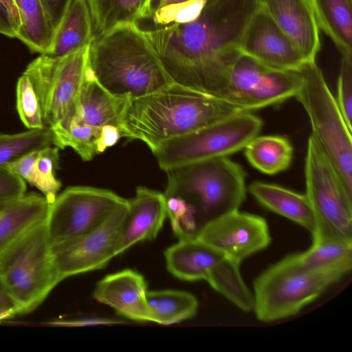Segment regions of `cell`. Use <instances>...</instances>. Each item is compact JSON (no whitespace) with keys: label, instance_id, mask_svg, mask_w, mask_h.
Masks as SVG:
<instances>
[{"label":"cell","instance_id":"4","mask_svg":"<svg viewBox=\"0 0 352 352\" xmlns=\"http://www.w3.org/2000/svg\"><path fill=\"white\" fill-rule=\"evenodd\" d=\"M166 172L164 196L179 197L192 208L197 231L206 223L239 209L245 199V172L228 157L193 162Z\"/></svg>","mask_w":352,"mask_h":352},{"label":"cell","instance_id":"16","mask_svg":"<svg viewBox=\"0 0 352 352\" xmlns=\"http://www.w3.org/2000/svg\"><path fill=\"white\" fill-rule=\"evenodd\" d=\"M240 51L278 69L298 71L306 62L294 43L260 6L245 28Z\"/></svg>","mask_w":352,"mask_h":352},{"label":"cell","instance_id":"13","mask_svg":"<svg viewBox=\"0 0 352 352\" xmlns=\"http://www.w3.org/2000/svg\"><path fill=\"white\" fill-rule=\"evenodd\" d=\"M126 201L107 189L67 188L50 204L45 221L50 244L95 229Z\"/></svg>","mask_w":352,"mask_h":352},{"label":"cell","instance_id":"27","mask_svg":"<svg viewBox=\"0 0 352 352\" xmlns=\"http://www.w3.org/2000/svg\"><path fill=\"white\" fill-rule=\"evenodd\" d=\"M146 302L151 322L169 325L193 318L199 302L192 294L177 289L147 291Z\"/></svg>","mask_w":352,"mask_h":352},{"label":"cell","instance_id":"12","mask_svg":"<svg viewBox=\"0 0 352 352\" xmlns=\"http://www.w3.org/2000/svg\"><path fill=\"white\" fill-rule=\"evenodd\" d=\"M301 84L299 70L274 69L241 54L232 68L221 100L250 112L295 97Z\"/></svg>","mask_w":352,"mask_h":352},{"label":"cell","instance_id":"39","mask_svg":"<svg viewBox=\"0 0 352 352\" xmlns=\"http://www.w3.org/2000/svg\"><path fill=\"white\" fill-rule=\"evenodd\" d=\"M183 1L186 0H149L146 7L140 12L138 19L148 15L158 8Z\"/></svg>","mask_w":352,"mask_h":352},{"label":"cell","instance_id":"14","mask_svg":"<svg viewBox=\"0 0 352 352\" xmlns=\"http://www.w3.org/2000/svg\"><path fill=\"white\" fill-rule=\"evenodd\" d=\"M128 199L100 226L82 235L51 244L53 260L61 281L105 267L117 254Z\"/></svg>","mask_w":352,"mask_h":352},{"label":"cell","instance_id":"6","mask_svg":"<svg viewBox=\"0 0 352 352\" xmlns=\"http://www.w3.org/2000/svg\"><path fill=\"white\" fill-rule=\"evenodd\" d=\"M299 72L302 84L295 97L309 117L311 135L352 194V129L347 125L316 60L305 62Z\"/></svg>","mask_w":352,"mask_h":352},{"label":"cell","instance_id":"38","mask_svg":"<svg viewBox=\"0 0 352 352\" xmlns=\"http://www.w3.org/2000/svg\"><path fill=\"white\" fill-rule=\"evenodd\" d=\"M20 314L19 307L13 298L0 285V322Z\"/></svg>","mask_w":352,"mask_h":352},{"label":"cell","instance_id":"35","mask_svg":"<svg viewBox=\"0 0 352 352\" xmlns=\"http://www.w3.org/2000/svg\"><path fill=\"white\" fill-rule=\"evenodd\" d=\"M21 28V19L14 0H0V34L16 38Z\"/></svg>","mask_w":352,"mask_h":352},{"label":"cell","instance_id":"15","mask_svg":"<svg viewBox=\"0 0 352 352\" xmlns=\"http://www.w3.org/2000/svg\"><path fill=\"white\" fill-rule=\"evenodd\" d=\"M195 236L239 264L267 248L272 241L263 217L239 209L206 223Z\"/></svg>","mask_w":352,"mask_h":352},{"label":"cell","instance_id":"18","mask_svg":"<svg viewBox=\"0 0 352 352\" xmlns=\"http://www.w3.org/2000/svg\"><path fill=\"white\" fill-rule=\"evenodd\" d=\"M148 285L144 276L132 269L109 274L99 280L94 298L120 316L138 322H151L146 302Z\"/></svg>","mask_w":352,"mask_h":352},{"label":"cell","instance_id":"19","mask_svg":"<svg viewBox=\"0 0 352 352\" xmlns=\"http://www.w3.org/2000/svg\"><path fill=\"white\" fill-rule=\"evenodd\" d=\"M166 218L164 193L144 186L138 187L135 195L128 199L117 254H123L138 243L155 239Z\"/></svg>","mask_w":352,"mask_h":352},{"label":"cell","instance_id":"20","mask_svg":"<svg viewBox=\"0 0 352 352\" xmlns=\"http://www.w3.org/2000/svg\"><path fill=\"white\" fill-rule=\"evenodd\" d=\"M129 100L116 96L104 89L94 76L87 63L77 100L67 113L94 128L101 129L107 125L120 128Z\"/></svg>","mask_w":352,"mask_h":352},{"label":"cell","instance_id":"11","mask_svg":"<svg viewBox=\"0 0 352 352\" xmlns=\"http://www.w3.org/2000/svg\"><path fill=\"white\" fill-rule=\"evenodd\" d=\"M89 46L61 57L41 54L23 72L36 92L46 127L58 122L75 104L87 68Z\"/></svg>","mask_w":352,"mask_h":352},{"label":"cell","instance_id":"34","mask_svg":"<svg viewBox=\"0 0 352 352\" xmlns=\"http://www.w3.org/2000/svg\"><path fill=\"white\" fill-rule=\"evenodd\" d=\"M26 182L5 166H0V204L12 202L26 193Z\"/></svg>","mask_w":352,"mask_h":352},{"label":"cell","instance_id":"42","mask_svg":"<svg viewBox=\"0 0 352 352\" xmlns=\"http://www.w3.org/2000/svg\"><path fill=\"white\" fill-rule=\"evenodd\" d=\"M2 210H1V211H0V214H1V211H2Z\"/></svg>","mask_w":352,"mask_h":352},{"label":"cell","instance_id":"37","mask_svg":"<svg viewBox=\"0 0 352 352\" xmlns=\"http://www.w3.org/2000/svg\"><path fill=\"white\" fill-rule=\"evenodd\" d=\"M122 322V321L112 318L91 317L73 320H57L50 322L49 324L63 327H85L99 324H112Z\"/></svg>","mask_w":352,"mask_h":352},{"label":"cell","instance_id":"3","mask_svg":"<svg viewBox=\"0 0 352 352\" xmlns=\"http://www.w3.org/2000/svg\"><path fill=\"white\" fill-rule=\"evenodd\" d=\"M87 63L98 82L118 97L134 99L174 83L135 23L119 24L94 38Z\"/></svg>","mask_w":352,"mask_h":352},{"label":"cell","instance_id":"41","mask_svg":"<svg viewBox=\"0 0 352 352\" xmlns=\"http://www.w3.org/2000/svg\"><path fill=\"white\" fill-rule=\"evenodd\" d=\"M10 203L0 204V211L4 209Z\"/></svg>","mask_w":352,"mask_h":352},{"label":"cell","instance_id":"9","mask_svg":"<svg viewBox=\"0 0 352 352\" xmlns=\"http://www.w3.org/2000/svg\"><path fill=\"white\" fill-rule=\"evenodd\" d=\"M164 256L173 276L186 281L206 280L241 310L252 311V292L242 278L240 264L196 236L178 239Z\"/></svg>","mask_w":352,"mask_h":352},{"label":"cell","instance_id":"24","mask_svg":"<svg viewBox=\"0 0 352 352\" xmlns=\"http://www.w3.org/2000/svg\"><path fill=\"white\" fill-rule=\"evenodd\" d=\"M94 38L87 1L72 0L45 55L52 57L66 56L89 46Z\"/></svg>","mask_w":352,"mask_h":352},{"label":"cell","instance_id":"2","mask_svg":"<svg viewBox=\"0 0 352 352\" xmlns=\"http://www.w3.org/2000/svg\"><path fill=\"white\" fill-rule=\"evenodd\" d=\"M234 105L177 84L129 99L120 126L122 137L139 140L152 151L160 143L241 112Z\"/></svg>","mask_w":352,"mask_h":352},{"label":"cell","instance_id":"36","mask_svg":"<svg viewBox=\"0 0 352 352\" xmlns=\"http://www.w3.org/2000/svg\"><path fill=\"white\" fill-rule=\"evenodd\" d=\"M54 33L60 24L72 0H39Z\"/></svg>","mask_w":352,"mask_h":352},{"label":"cell","instance_id":"31","mask_svg":"<svg viewBox=\"0 0 352 352\" xmlns=\"http://www.w3.org/2000/svg\"><path fill=\"white\" fill-rule=\"evenodd\" d=\"M59 148L47 146L39 151L38 157L27 182L38 189L50 204L54 202L61 187L56 177L58 168Z\"/></svg>","mask_w":352,"mask_h":352},{"label":"cell","instance_id":"40","mask_svg":"<svg viewBox=\"0 0 352 352\" xmlns=\"http://www.w3.org/2000/svg\"><path fill=\"white\" fill-rule=\"evenodd\" d=\"M148 1H149V0H142V6H141L140 12L142 11L146 7Z\"/></svg>","mask_w":352,"mask_h":352},{"label":"cell","instance_id":"28","mask_svg":"<svg viewBox=\"0 0 352 352\" xmlns=\"http://www.w3.org/2000/svg\"><path fill=\"white\" fill-rule=\"evenodd\" d=\"M50 128L53 133V145L59 149L70 147L84 161L91 160L100 153L99 142L103 127L98 129L82 124L68 113Z\"/></svg>","mask_w":352,"mask_h":352},{"label":"cell","instance_id":"32","mask_svg":"<svg viewBox=\"0 0 352 352\" xmlns=\"http://www.w3.org/2000/svg\"><path fill=\"white\" fill-rule=\"evenodd\" d=\"M16 107L20 120L28 129L46 127L36 92L29 78L23 73L16 82Z\"/></svg>","mask_w":352,"mask_h":352},{"label":"cell","instance_id":"5","mask_svg":"<svg viewBox=\"0 0 352 352\" xmlns=\"http://www.w3.org/2000/svg\"><path fill=\"white\" fill-rule=\"evenodd\" d=\"M45 219L27 230L0 257V285L16 301L20 314L36 309L61 282Z\"/></svg>","mask_w":352,"mask_h":352},{"label":"cell","instance_id":"10","mask_svg":"<svg viewBox=\"0 0 352 352\" xmlns=\"http://www.w3.org/2000/svg\"><path fill=\"white\" fill-rule=\"evenodd\" d=\"M306 192L317 221L312 239L352 241V194L315 138L309 137L305 163Z\"/></svg>","mask_w":352,"mask_h":352},{"label":"cell","instance_id":"26","mask_svg":"<svg viewBox=\"0 0 352 352\" xmlns=\"http://www.w3.org/2000/svg\"><path fill=\"white\" fill-rule=\"evenodd\" d=\"M249 163L259 171L274 175L291 165L294 148L288 139L280 135H256L245 146Z\"/></svg>","mask_w":352,"mask_h":352},{"label":"cell","instance_id":"29","mask_svg":"<svg viewBox=\"0 0 352 352\" xmlns=\"http://www.w3.org/2000/svg\"><path fill=\"white\" fill-rule=\"evenodd\" d=\"M94 38L124 23H135L142 0H87Z\"/></svg>","mask_w":352,"mask_h":352},{"label":"cell","instance_id":"22","mask_svg":"<svg viewBox=\"0 0 352 352\" xmlns=\"http://www.w3.org/2000/svg\"><path fill=\"white\" fill-rule=\"evenodd\" d=\"M294 255L306 270L329 274L340 280L352 268V241L316 237L312 239V245L308 250Z\"/></svg>","mask_w":352,"mask_h":352},{"label":"cell","instance_id":"17","mask_svg":"<svg viewBox=\"0 0 352 352\" xmlns=\"http://www.w3.org/2000/svg\"><path fill=\"white\" fill-rule=\"evenodd\" d=\"M300 51L305 61H314L320 50V29L309 0H258Z\"/></svg>","mask_w":352,"mask_h":352},{"label":"cell","instance_id":"33","mask_svg":"<svg viewBox=\"0 0 352 352\" xmlns=\"http://www.w3.org/2000/svg\"><path fill=\"white\" fill-rule=\"evenodd\" d=\"M336 99L347 125L352 129V55H342Z\"/></svg>","mask_w":352,"mask_h":352},{"label":"cell","instance_id":"25","mask_svg":"<svg viewBox=\"0 0 352 352\" xmlns=\"http://www.w3.org/2000/svg\"><path fill=\"white\" fill-rule=\"evenodd\" d=\"M319 29L342 55H352V0H309Z\"/></svg>","mask_w":352,"mask_h":352},{"label":"cell","instance_id":"8","mask_svg":"<svg viewBox=\"0 0 352 352\" xmlns=\"http://www.w3.org/2000/svg\"><path fill=\"white\" fill-rule=\"evenodd\" d=\"M262 126L258 116L241 111L163 142L152 153L160 168L165 171L193 162L228 157L243 149L258 135Z\"/></svg>","mask_w":352,"mask_h":352},{"label":"cell","instance_id":"1","mask_svg":"<svg viewBox=\"0 0 352 352\" xmlns=\"http://www.w3.org/2000/svg\"><path fill=\"white\" fill-rule=\"evenodd\" d=\"M258 0H186L136 21L172 81L221 98Z\"/></svg>","mask_w":352,"mask_h":352},{"label":"cell","instance_id":"21","mask_svg":"<svg viewBox=\"0 0 352 352\" xmlns=\"http://www.w3.org/2000/svg\"><path fill=\"white\" fill-rule=\"evenodd\" d=\"M248 190L263 207L304 228L311 236L316 234V216L305 194L258 181L252 182Z\"/></svg>","mask_w":352,"mask_h":352},{"label":"cell","instance_id":"30","mask_svg":"<svg viewBox=\"0 0 352 352\" xmlns=\"http://www.w3.org/2000/svg\"><path fill=\"white\" fill-rule=\"evenodd\" d=\"M53 142L50 127L13 134L0 133V166H6L31 152L52 146Z\"/></svg>","mask_w":352,"mask_h":352},{"label":"cell","instance_id":"7","mask_svg":"<svg viewBox=\"0 0 352 352\" xmlns=\"http://www.w3.org/2000/svg\"><path fill=\"white\" fill-rule=\"evenodd\" d=\"M340 279L302 267L294 254L270 265L253 283V309L263 322L282 320L298 314Z\"/></svg>","mask_w":352,"mask_h":352},{"label":"cell","instance_id":"23","mask_svg":"<svg viewBox=\"0 0 352 352\" xmlns=\"http://www.w3.org/2000/svg\"><path fill=\"white\" fill-rule=\"evenodd\" d=\"M50 203L43 195L25 194L0 214V257L27 230L47 217Z\"/></svg>","mask_w":352,"mask_h":352}]
</instances>
